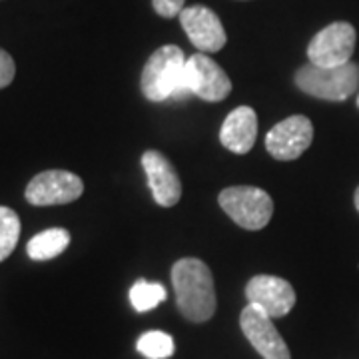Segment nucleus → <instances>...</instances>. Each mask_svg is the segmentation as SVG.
<instances>
[{"mask_svg":"<svg viewBox=\"0 0 359 359\" xmlns=\"http://www.w3.org/2000/svg\"><path fill=\"white\" fill-rule=\"evenodd\" d=\"M172 285L180 313L192 323H204L216 313V287L210 268L198 257H182L172 266Z\"/></svg>","mask_w":359,"mask_h":359,"instance_id":"1","label":"nucleus"},{"mask_svg":"<svg viewBox=\"0 0 359 359\" xmlns=\"http://www.w3.org/2000/svg\"><path fill=\"white\" fill-rule=\"evenodd\" d=\"M186 56L178 46L166 44L148 58L142 70V92L150 102L190 94L186 88Z\"/></svg>","mask_w":359,"mask_h":359,"instance_id":"2","label":"nucleus"},{"mask_svg":"<svg viewBox=\"0 0 359 359\" xmlns=\"http://www.w3.org/2000/svg\"><path fill=\"white\" fill-rule=\"evenodd\" d=\"M295 86L313 98L344 102L358 92L359 66L355 62H347L335 68L306 65L295 72Z\"/></svg>","mask_w":359,"mask_h":359,"instance_id":"3","label":"nucleus"},{"mask_svg":"<svg viewBox=\"0 0 359 359\" xmlns=\"http://www.w3.org/2000/svg\"><path fill=\"white\" fill-rule=\"evenodd\" d=\"M219 208L240 228L250 231L264 230L273 216V200L266 190L254 186H231L218 196Z\"/></svg>","mask_w":359,"mask_h":359,"instance_id":"4","label":"nucleus"},{"mask_svg":"<svg viewBox=\"0 0 359 359\" xmlns=\"http://www.w3.org/2000/svg\"><path fill=\"white\" fill-rule=\"evenodd\" d=\"M355 42H358V32L349 22H334L325 26L309 40V65L321 66V68L347 65L351 62V56L355 52Z\"/></svg>","mask_w":359,"mask_h":359,"instance_id":"5","label":"nucleus"},{"mask_svg":"<svg viewBox=\"0 0 359 359\" xmlns=\"http://www.w3.org/2000/svg\"><path fill=\"white\" fill-rule=\"evenodd\" d=\"M84 192V182L66 170H46L28 182L25 198L32 205H60L78 200Z\"/></svg>","mask_w":359,"mask_h":359,"instance_id":"6","label":"nucleus"},{"mask_svg":"<svg viewBox=\"0 0 359 359\" xmlns=\"http://www.w3.org/2000/svg\"><path fill=\"white\" fill-rule=\"evenodd\" d=\"M186 88L205 102H219L231 92V80L216 60L198 52L186 60Z\"/></svg>","mask_w":359,"mask_h":359,"instance_id":"7","label":"nucleus"},{"mask_svg":"<svg viewBox=\"0 0 359 359\" xmlns=\"http://www.w3.org/2000/svg\"><path fill=\"white\" fill-rule=\"evenodd\" d=\"M240 327L264 359H292L290 347L266 311L248 304L240 313Z\"/></svg>","mask_w":359,"mask_h":359,"instance_id":"8","label":"nucleus"},{"mask_svg":"<svg viewBox=\"0 0 359 359\" xmlns=\"http://www.w3.org/2000/svg\"><path fill=\"white\" fill-rule=\"evenodd\" d=\"M313 124L308 116L295 114L278 122L266 136V150L271 158L290 162L297 160L311 146Z\"/></svg>","mask_w":359,"mask_h":359,"instance_id":"9","label":"nucleus"},{"mask_svg":"<svg viewBox=\"0 0 359 359\" xmlns=\"http://www.w3.org/2000/svg\"><path fill=\"white\" fill-rule=\"evenodd\" d=\"M248 304L266 311L269 318H285L295 306V292L292 283L278 276L259 273L245 285Z\"/></svg>","mask_w":359,"mask_h":359,"instance_id":"10","label":"nucleus"},{"mask_svg":"<svg viewBox=\"0 0 359 359\" xmlns=\"http://www.w3.org/2000/svg\"><path fill=\"white\" fill-rule=\"evenodd\" d=\"M180 22L190 42L204 54L219 52L228 42V34L219 16L208 6L196 4L190 8H184L180 13Z\"/></svg>","mask_w":359,"mask_h":359,"instance_id":"11","label":"nucleus"},{"mask_svg":"<svg viewBox=\"0 0 359 359\" xmlns=\"http://www.w3.org/2000/svg\"><path fill=\"white\" fill-rule=\"evenodd\" d=\"M142 166L156 204L162 208H172L178 204L182 198V182H180L178 170L166 156L158 150H148L142 154Z\"/></svg>","mask_w":359,"mask_h":359,"instance_id":"12","label":"nucleus"},{"mask_svg":"<svg viewBox=\"0 0 359 359\" xmlns=\"http://www.w3.org/2000/svg\"><path fill=\"white\" fill-rule=\"evenodd\" d=\"M257 138V116L250 106H238L226 116L219 142L226 150L233 154H248Z\"/></svg>","mask_w":359,"mask_h":359,"instance_id":"13","label":"nucleus"},{"mask_svg":"<svg viewBox=\"0 0 359 359\" xmlns=\"http://www.w3.org/2000/svg\"><path fill=\"white\" fill-rule=\"evenodd\" d=\"M68 245H70V231L65 228H50L28 240L26 254L34 262H46V259H54L60 254H65Z\"/></svg>","mask_w":359,"mask_h":359,"instance_id":"14","label":"nucleus"},{"mask_svg":"<svg viewBox=\"0 0 359 359\" xmlns=\"http://www.w3.org/2000/svg\"><path fill=\"white\" fill-rule=\"evenodd\" d=\"M164 299H166V290L162 283L138 280L130 290V304L138 313H146L158 308Z\"/></svg>","mask_w":359,"mask_h":359,"instance_id":"15","label":"nucleus"},{"mask_svg":"<svg viewBox=\"0 0 359 359\" xmlns=\"http://www.w3.org/2000/svg\"><path fill=\"white\" fill-rule=\"evenodd\" d=\"M136 349L146 359H168L174 355V339L166 332H146L138 337Z\"/></svg>","mask_w":359,"mask_h":359,"instance_id":"16","label":"nucleus"},{"mask_svg":"<svg viewBox=\"0 0 359 359\" xmlns=\"http://www.w3.org/2000/svg\"><path fill=\"white\" fill-rule=\"evenodd\" d=\"M18 238H20L18 214L6 205H0V262H4L13 254L18 244Z\"/></svg>","mask_w":359,"mask_h":359,"instance_id":"17","label":"nucleus"},{"mask_svg":"<svg viewBox=\"0 0 359 359\" xmlns=\"http://www.w3.org/2000/svg\"><path fill=\"white\" fill-rule=\"evenodd\" d=\"M14 74H16V65H14L13 56L0 48V90L6 88L13 82Z\"/></svg>","mask_w":359,"mask_h":359,"instance_id":"18","label":"nucleus"},{"mask_svg":"<svg viewBox=\"0 0 359 359\" xmlns=\"http://www.w3.org/2000/svg\"><path fill=\"white\" fill-rule=\"evenodd\" d=\"M184 2L186 0H152V6L162 18H174L184 11Z\"/></svg>","mask_w":359,"mask_h":359,"instance_id":"19","label":"nucleus"},{"mask_svg":"<svg viewBox=\"0 0 359 359\" xmlns=\"http://www.w3.org/2000/svg\"><path fill=\"white\" fill-rule=\"evenodd\" d=\"M353 202H355V208H358V212H359V186H358V190H355V196H353Z\"/></svg>","mask_w":359,"mask_h":359,"instance_id":"20","label":"nucleus"},{"mask_svg":"<svg viewBox=\"0 0 359 359\" xmlns=\"http://www.w3.org/2000/svg\"><path fill=\"white\" fill-rule=\"evenodd\" d=\"M358 108H359V94H358Z\"/></svg>","mask_w":359,"mask_h":359,"instance_id":"21","label":"nucleus"}]
</instances>
